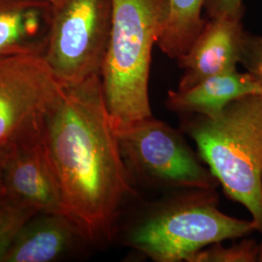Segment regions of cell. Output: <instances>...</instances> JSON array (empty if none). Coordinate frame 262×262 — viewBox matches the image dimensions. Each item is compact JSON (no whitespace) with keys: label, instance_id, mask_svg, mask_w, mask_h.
<instances>
[{"label":"cell","instance_id":"10","mask_svg":"<svg viewBox=\"0 0 262 262\" xmlns=\"http://www.w3.org/2000/svg\"><path fill=\"white\" fill-rule=\"evenodd\" d=\"M88 242L75 223L63 213H38L21 227L2 262H52Z\"/></svg>","mask_w":262,"mask_h":262},{"label":"cell","instance_id":"14","mask_svg":"<svg viewBox=\"0 0 262 262\" xmlns=\"http://www.w3.org/2000/svg\"><path fill=\"white\" fill-rule=\"evenodd\" d=\"M36 214L33 208L0 190V262L3 261L21 227Z\"/></svg>","mask_w":262,"mask_h":262},{"label":"cell","instance_id":"3","mask_svg":"<svg viewBox=\"0 0 262 262\" xmlns=\"http://www.w3.org/2000/svg\"><path fill=\"white\" fill-rule=\"evenodd\" d=\"M255 231L253 221L226 215L215 189H180L144 208L122 243L156 262L189 261L203 248Z\"/></svg>","mask_w":262,"mask_h":262},{"label":"cell","instance_id":"13","mask_svg":"<svg viewBox=\"0 0 262 262\" xmlns=\"http://www.w3.org/2000/svg\"><path fill=\"white\" fill-rule=\"evenodd\" d=\"M206 0H168V15L158 41L159 49L170 58L184 56L196 39L206 20L202 10Z\"/></svg>","mask_w":262,"mask_h":262},{"label":"cell","instance_id":"18","mask_svg":"<svg viewBox=\"0 0 262 262\" xmlns=\"http://www.w3.org/2000/svg\"><path fill=\"white\" fill-rule=\"evenodd\" d=\"M7 151L0 150V190L2 189V179H3V165L6 158Z\"/></svg>","mask_w":262,"mask_h":262},{"label":"cell","instance_id":"12","mask_svg":"<svg viewBox=\"0 0 262 262\" xmlns=\"http://www.w3.org/2000/svg\"><path fill=\"white\" fill-rule=\"evenodd\" d=\"M51 12L45 0H0V56L43 55Z\"/></svg>","mask_w":262,"mask_h":262},{"label":"cell","instance_id":"8","mask_svg":"<svg viewBox=\"0 0 262 262\" xmlns=\"http://www.w3.org/2000/svg\"><path fill=\"white\" fill-rule=\"evenodd\" d=\"M245 12L224 14L206 20L184 56L177 59L184 73L178 91H185L211 76L237 70L243 44Z\"/></svg>","mask_w":262,"mask_h":262},{"label":"cell","instance_id":"15","mask_svg":"<svg viewBox=\"0 0 262 262\" xmlns=\"http://www.w3.org/2000/svg\"><path fill=\"white\" fill-rule=\"evenodd\" d=\"M259 246L253 239H243L227 247L224 242H219L203 248L188 262H256Z\"/></svg>","mask_w":262,"mask_h":262},{"label":"cell","instance_id":"17","mask_svg":"<svg viewBox=\"0 0 262 262\" xmlns=\"http://www.w3.org/2000/svg\"><path fill=\"white\" fill-rule=\"evenodd\" d=\"M204 8L209 18L224 14L245 12L244 0H206Z\"/></svg>","mask_w":262,"mask_h":262},{"label":"cell","instance_id":"5","mask_svg":"<svg viewBox=\"0 0 262 262\" xmlns=\"http://www.w3.org/2000/svg\"><path fill=\"white\" fill-rule=\"evenodd\" d=\"M115 130L132 183L175 190L219 186L181 129L151 116Z\"/></svg>","mask_w":262,"mask_h":262},{"label":"cell","instance_id":"2","mask_svg":"<svg viewBox=\"0 0 262 262\" xmlns=\"http://www.w3.org/2000/svg\"><path fill=\"white\" fill-rule=\"evenodd\" d=\"M180 118V129L195 142L199 158L262 235V94L235 99L212 117Z\"/></svg>","mask_w":262,"mask_h":262},{"label":"cell","instance_id":"6","mask_svg":"<svg viewBox=\"0 0 262 262\" xmlns=\"http://www.w3.org/2000/svg\"><path fill=\"white\" fill-rule=\"evenodd\" d=\"M113 0H56L44 59L62 85L100 75L112 29Z\"/></svg>","mask_w":262,"mask_h":262},{"label":"cell","instance_id":"7","mask_svg":"<svg viewBox=\"0 0 262 262\" xmlns=\"http://www.w3.org/2000/svg\"><path fill=\"white\" fill-rule=\"evenodd\" d=\"M62 88L42 54L0 56V150L40 139Z\"/></svg>","mask_w":262,"mask_h":262},{"label":"cell","instance_id":"19","mask_svg":"<svg viewBox=\"0 0 262 262\" xmlns=\"http://www.w3.org/2000/svg\"><path fill=\"white\" fill-rule=\"evenodd\" d=\"M258 262H262V243L259 246V253H258Z\"/></svg>","mask_w":262,"mask_h":262},{"label":"cell","instance_id":"1","mask_svg":"<svg viewBox=\"0 0 262 262\" xmlns=\"http://www.w3.org/2000/svg\"><path fill=\"white\" fill-rule=\"evenodd\" d=\"M42 140L58 181L63 213L89 243L112 241L122 205L135 194L100 75L63 85Z\"/></svg>","mask_w":262,"mask_h":262},{"label":"cell","instance_id":"16","mask_svg":"<svg viewBox=\"0 0 262 262\" xmlns=\"http://www.w3.org/2000/svg\"><path fill=\"white\" fill-rule=\"evenodd\" d=\"M240 63L262 88V36L245 32Z\"/></svg>","mask_w":262,"mask_h":262},{"label":"cell","instance_id":"9","mask_svg":"<svg viewBox=\"0 0 262 262\" xmlns=\"http://www.w3.org/2000/svg\"><path fill=\"white\" fill-rule=\"evenodd\" d=\"M1 190L38 213H63L60 187L42 137L7 151Z\"/></svg>","mask_w":262,"mask_h":262},{"label":"cell","instance_id":"20","mask_svg":"<svg viewBox=\"0 0 262 262\" xmlns=\"http://www.w3.org/2000/svg\"><path fill=\"white\" fill-rule=\"evenodd\" d=\"M45 1H47V2H50L51 4H53V3H55V2H56V0H45Z\"/></svg>","mask_w":262,"mask_h":262},{"label":"cell","instance_id":"4","mask_svg":"<svg viewBox=\"0 0 262 262\" xmlns=\"http://www.w3.org/2000/svg\"><path fill=\"white\" fill-rule=\"evenodd\" d=\"M167 15L168 0H113L112 29L100 79L115 128L152 116L151 52Z\"/></svg>","mask_w":262,"mask_h":262},{"label":"cell","instance_id":"11","mask_svg":"<svg viewBox=\"0 0 262 262\" xmlns=\"http://www.w3.org/2000/svg\"><path fill=\"white\" fill-rule=\"evenodd\" d=\"M250 94H262V88L250 73L231 72L211 76L185 91H170L166 107L182 115L212 117L222 112L235 99Z\"/></svg>","mask_w":262,"mask_h":262}]
</instances>
